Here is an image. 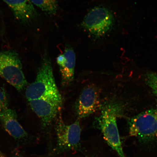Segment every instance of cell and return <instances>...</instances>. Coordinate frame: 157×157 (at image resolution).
<instances>
[{
    "label": "cell",
    "mask_w": 157,
    "mask_h": 157,
    "mask_svg": "<svg viewBox=\"0 0 157 157\" xmlns=\"http://www.w3.org/2000/svg\"><path fill=\"white\" fill-rule=\"evenodd\" d=\"M121 111L118 104L111 103L101 108L100 116L96 120V127L101 131L106 144L117 153L119 157H127L123 150L117 119Z\"/></svg>",
    "instance_id": "6da1fadb"
},
{
    "label": "cell",
    "mask_w": 157,
    "mask_h": 157,
    "mask_svg": "<svg viewBox=\"0 0 157 157\" xmlns=\"http://www.w3.org/2000/svg\"><path fill=\"white\" fill-rule=\"evenodd\" d=\"M130 136L148 148L157 146V108L147 110L131 118L128 122Z\"/></svg>",
    "instance_id": "7a4b0ae2"
},
{
    "label": "cell",
    "mask_w": 157,
    "mask_h": 157,
    "mask_svg": "<svg viewBox=\"0 0 157 157\" xmlns=\"http://www.w3.org/2000/svg\"><path fill=\"white\" fill-rule=\"evenodd\" d=\"M25 95L28 101L61 96L57 87L50 57L45 54L35 81L27 87Z\"/></svg>",
    "instance_id": "3957f363"
},
{
    "label": "cell",
    "mask_w": 157,
    "mask_h": 157,
    "mask_svg": "<svg viewBox=\"0 0 157 157\" xmlns=\"http://www.w3.org/2000/svg\"><path fill=\"white\" fill-rule=\"evenodd\" d=\"M55 129L56 138L50 152V157H59L79 147L82 141V129L78 120L67 124L60 116L56 121Z\"/></svg>",
    "instance_id": "277c9868"
},
{
    "label": "cell",
    "mask_w": 157,
    "mask_h": 157,
    "mask_svg": "<svg viewBox=\"0 0 157 157\" xmlns=\"http://www.w3.org/2000/svg\"><path fill=\"white\" fill-rule=\"evenodd\" d=\"M0 76L18 91L23 90L26 86L22 64L15 51L0 52Z\"/></svg>",
    "instance_id": "5b68a950"
},
{
    "label": "cell",
    "mask_w": 157,
    "mask_h": 157,
    "mask_svg": "<svg viewBox=\"0 0 157 157\" xmlns=\"http://www.w3.org/2000/svg\"><path fill=\"white\" fill-rule=\"evenodd\" d=\"M114 21L113 16L109 9L103 6L96 7L86 15L81 27L90 35L100 38L110 31Z\"/></svg>",
    "instance_id": "8992f818"
},
{
    "label": "cell",
    "mask_w": 157,
    "mask_h": 157,
    "mask_svg": "<svg viewBox=\"0 0 157 157\" xmlns=\"http://www.w3.org/2000/svg\"><path fill=\"white\" fill-rule=\"evenodd\" d=\"M31 109L41 120L43 128L48 127L56 116L61 108L62 96L29 101Z\"/></svg>",
    "instance_id": "52a82bcc"
},
{
    "label": "cell",
    "mask_w": 157,
    "mask_h": 157,
    "mask_svg": "<svg viewBox=\"0 0 157 157\" xmlns=\"http://www.w3.org/2000/svg\"><path fill=\"white\" fill-rule=\"evenodd\" d=\"M101 107L100 94L93 85L84 88L76 102L75 109L78 118L83 119L92 114Z\"/></svg>",
    "instance_id": "ba28073f"
},
{
    "label": "cell",
    "mask_w": 157,
    "mask_h": 157,
    "mask_svg": "<svg viewBox=\"0 0 157 157\" xmlns=\"http://www.w3.org/2000/svg\"><path fill=\"white\" fill-rule=\"evenodd\" d=\"M105 143L101 139H90L82 141L76 150L59 157H111L106 149Z\"/></svg>",
    "instance_id": "9c48e42d"
},
{
    "label": "cell",
    "mask_w": 157,
    "mask_h": 157,
    "mask_svg": "<svg viewBox=\"0 0 157 157\" xmlns=\"http://www.w3.org/2000/svg\"><path fill=\"white\" fill-rule=\"evenodd\" d=\"M3 1L9 6L15 18L23 24H29L38 17V13L30 0Z\"/></svg>",
    "instance_id": "30bf717a"
},
{
    "label": "cell",
    "mask_w": 157,
    "mask_h": 157,
    "mask_svg": "<svg viewBox=\"0 0 157 157\" xmlns=\"http://www.w3.org/2000/svg\"><path fill=\"white\" fill-rule=\"evenodd\" d=\"M56 62L61 75L62 84L67 86L73 82L74 78L76 56L71 47L66 46L63 53L59 55Z\"/></svg>",
    "instance_id": "8fae6325"
},
{
    "label": "cell",
    "mask_w": 157,
    "mask_h": 157,
    "mask_svg": "<svg viewBox=\"0 0 157 157\" xmlns=\"http://www.w3.org/2000/svg\"><path fill=\"white\" fill-rule=\"evenodd\" d=\"M17 117L15 111L9 108L0 112V121L5 131L16 140H23L27 138L28 134Z\"/></svg>",
    "instance_id": "7c38bea8"
},
{
    "label": "cell",
    "mask_w": 157,
    "mask_h": 157,
    "mask_svg": "<svg viewBox=\"0 0 157 157\" xmlns=\"http://www.w3.org/2000/svg\"><path fill=\"white\" fill-rule=\"evenodd\" d=\"M34 5L50 15L56 14L58 10L57 0H30Z\"/></svg>",
    "instance_id": "4fadbf2b"
},
{
    "label": "cell",
    "mask_w": 157,
    "mask_h": 157,
    "mask_svg": "<svg viewBox=\"0 0 157 157\" xmlns=\"http://www.w3.org/2000/svg\"><path fill=\"white\" fill-rule=\"evenodd\" d=\"M147 83L151 88L156 97L157 103V73L150 72L146 76Z\"/></svg>",
    "instance_id": "5bb4252c"
},
{
    "label": "cell",
    "mask_w": 157,
    "mask_h": 157,
    "mask_svg": "<svg viewBox=\"0 0 157 157\" xmlns=\"http://www.w3.org/2000/svg\"><path fill=\"white\" fill-rule=\"evenodd\" d=\"M9 101L4 90L0 88V112L8 109Z\"/></svg>",
    "instance_id": "9a60e30c"
},
{
    "label": "cell",
    "mask_w": 157,
    "mask_h": 157,
    "mask_svg": "<svg viewBox=\"0 0 157 157\" xmlns=\"http://www.w3.org/2000/svg\"><path fill=\"white\" fill-rule=\"evenodd\" d=\"M0 157H7L5 156L3 153L2 152L1 150H0Z\"/></svg>",
    "instance_id": "2e32d148"
},
{
    "label": "cell",
    "mask_w": 157,
    "mask_h": 157,
    "mask_svg": "<svg viewBox=\"0 0 157 157\" xmlns=\"http://www.w3.org/2000/svg\"></svg>",
    "instance_id": "e0dca14e"
}]
</instances>
